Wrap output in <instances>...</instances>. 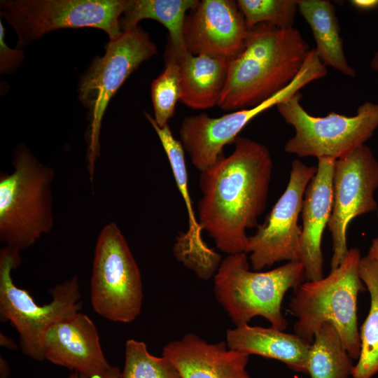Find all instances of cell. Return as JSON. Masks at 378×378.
Here are the masks:
<instances>
[{
    "label": "cell",
    "instance_id": "1",
    "mask_svg": "<svg viewBox=\"0 0 378 378\" xmlns=\"http://www.w3.org/2000/svg\"><path fill=\"white\" fill-rule=\"evenodd\" d=\"M234 148L200 172L198 222L223 253H246L248 229L265 209L273 162L262 144L238 136Z\"/></svg>",
    "mask_w": 378,
    "mask_h": 378
},
{
    "label": "cell",
    "instance_id": "2",
    "mask_svg": "<svg viewBox=\"0 0 378 378\" xmlns=\"http://www.w3.org/2000/svg\"><path fill=\"white\" fill-rule=\"evenodd\" d=\"M311 49L300 31L259 24L247 30L244 49L229 61L218 106L224 111L256 106L286 87Z\"/></svg>",
    "mask_w": 378,
    "mask_h": 378
},
{
    "label": "cell",
    "instance_id": "3",
    "mask_svg": "<svg viewBox=\"0 0 378 378\" xmlns=\"http://www.w3.org/2000/svg\"><path fill=\"white\" fill-rule=\"evenodd\" d=\"M13 171L0 176V241L21 263L20 253L53 227V169L24 144L15 148Z\"/></svg>",
    "mask_w": 378,
    "mask_h": 378
},
{
    "label": "cell",
    "instance_id": "4",
    "mask_svg": "<svg viewBox=\"0 0 378 378\" xmlns=\"http://www.w3.org/2000/svg\"><path fill=\"white\" fill-rule=\"evenodd\" d=\"M361 256L352 248L342 263L316 281H307L294 289L289 302L290 313L298 320L294 333L312 343L315 332L325 323L337 329L342 344L352 359L360 350L357 322V299L367 288L359 272Z\"/></svg>",
    "mask_w": 378,
    "mask_h": 378
},
{
    "label": "cell",
    "instance_id": "5",
    "mask_svg": "<svg viewBox=\"0 0 378 378\" xmlns=\"http://www.w3.org/2000/svg\"><path fill=\"white\" fill-rule=\"evenodd\" d=\"M304 269L300 261L267 272L251 271L247 253L228 254L214 275V293L235 326L262 316L281 330L287 327L281 312L286 293L304 282Z\"/></svg>",
    "mask_w": 378,
    "mask_h": 378
},
{
    "label": "cell",
    "instance_id": "6",
    "mask_svg": "<svg viewBox=\"0 0 378 378\" xmlns=\"http://www.w3.org/2000/svg\"><path fill=\"white\" fill-rule=\"evenodd\" d=\"M105 49V54L94 58L80 76L78 85L79 99L88 111L86 161L91 183L99 156L102 122L109 102L130 74L158 52L149 34L139 26L109 40Z\"/></svg>",
    "mask_w": 378,
    "mask_h": 378
},
{
    "label": "cell",
    "instance_id": "7",
    "mask_svg": "<svg viewBox=\"0 0 378 378\" xmlns=\"http://www.w3.org/2000/svg\"><path fill=\"white\" fill-rule=\"evenodd\" d=\"M302 97L298 92L276 105L284 121L295 130L284 146L288 153L337 160L363 145L378 127V103L362 104L353 116L331 112L316 117L302 107Z\"/></svg>",
    "mask_w": 378,
    "mask_h": 378
},
{
    "label": "cell",
    "instance_id": "8",
    "mask_svg": "<svg viewBox=\"0 0 378 378\" xmlns=\"http://www.w3.org/2000/svg\"><path fill=\"white\" fill-rule=\"evenodd\" d=\"M144 293L141 272L121 230L114 222L99 232L90 279L93 309L113 322L127 323L141 314Z\"/></svg>",
    "mask_w": 378,
    "mask_h": 378
},
{
    "label": "cell",
    "instance_id": "9",
    "mask_svg": "<svg viewBox=\"0 0 378 378\" xmlns=\"http://www.w3.org/2000/svg\"><path fill=\"white\" fill-rule=\"evenodd\" d=\"M127 0H1L0 14L15 30L22 49L52 31L92 27L109 40L122 32L120 19Z\"/></svg>",
    "mask_w": 378,
    "mask_h": 378
},
{
    "label": "cell",
    "instance_id": "10",
    "mask_svg": "<svg viewBox=\"0 0 378 378\" xmlns=\"http://www.w3.org/2000/svg\"><path fill=\"white\" fill-rule=\"evenodd\" d=\"M19 266L4 248L0 252V318L9 321L19 335L20 348L29 358L45 360L43 341L48 330L63 318L80 312L79 282L76 275L57 284L51 301L38 305L30 293L18 287L11 272Z\"/></svg>",
    "mask_w": 378,
    "mask_h": 378
},
{
    "label": "cell",
    "instance_id": "11",
    "mask_svg": "<svg viewBox=\"0 0 378 378\" xmlns=\"http://www.w3.org/2000/svg\"><path fill=\"white\" fill-rule=\"evenodd\" d=\"M327 74L322 63L314 55H309L295 78L284 89L259 105L234 111L219 118L206 113L184 118L179 136L184 150L192 165L202 172L224 157V147L233 143L242 129L265 110L286 101L311 82Z\"/></svg>",
    "mask_w": 378,
    "mask_h": 378
},
{
    "label": "cell",
    "instance_id": "12",
    "mask_svg": "<svg viewBox=\"0 0 378 378\" xmlns=\"http://www.w3.org/2000/svg\"><path fill=\"white\" fill-rule=\"evenodd\" d=\"M316 169L298 159L293 161L286 190L264 223L258 224L255 234L248 236L246 253H251L253 270L260 271L281 261L300 260L302 228L298 224V218L304 192Z\"/></svg>",
    "mask_w": 378,
    "mask_h": 378
},
{
    "label": "cell",
    "instance_id": "13",
    "mask_svg": "<svg viewBox=\"0 0 378 378\" xmlns=\"http://www.w3.org/2000/svg\"><path fill=\"white\" fill-rule=\"evenodd\" d=\"M378 188V161L363 144L348 155L335 160L332 177L333 204L328 223L332 240L331 270L349 253L347 229L356 217L378 210L374 197Z\"/></svg>",
    "mask_w": 378,
    "mask_h": 378
},
{
    "label": "cell",
    "instance_id": "14",
    "mask_svg": "<svg viewBox=\"0 0 378 378\" xmlns=\"http://www.w3.org/2000/svg\"><path fill=\"white\" fill-rule=\"evenodd\" d=\"M247 28L237 1L202 0L186 15L183 39L186 51L231 60L245 46Z\"/></svg>",
    "mask_w": 378,
    "mask_h": 378
},
{
    "label": "cell",
    "instance_id": "15",
    "mask_svg": "<svg viewBox=\"0 0 378 378\" xmlns=\"http://www.w3.org/2000/svg\"><path fill=\"white\" fill-rule=\"evenodd\" d=\"M144 115L156 132L167 155L177 188L183 197L188 215V230L176 239L174 253L176 258L186 267L193 271L201 279L208 280L216 274L221 256L210 248L201 236V227L192 209L188 189V177L184 149L180 141L176 140L169 125L159 127L153 117L144 112Z\"/></svg>",
    "mask_w": 378,
    "mask_h": 378
},
{
    "label": "cell",
    "instance_id": "16",
    "mask_svg": "<svg viewBox=\"0 0 378 378\" xmlns=\"http://www.w3.org/2000/svg\"><path fill=\"white\" fill-rule=\"evenodd\" d=\"M43 349L46 360L86 378L103 374L112 367L104 355L94 322L80 312L48 330Z\"/></svg>",
    "mask_w": 378,
    "mask_h": 378
},
{
    "label": "cell",
    "instance_id": "17",
    "mask_svg": "<svg viewBox=\"0 0 378 378\" xmlns=\"http://www.w3.org/2000/svg\"><path fill=\"white\" fill-rule=\"evenodd\" d=\"M335 162L330 158L318 159L316 172L304 195L300 261L308 281L323 278L321 239L332 209Z\"/></svg>",
    "mask_w": 378,
    "mask_h": 378
},
{
    "label": "cell",
    "instance_id": "18",
    "mask_svg": "<svg viewBox=\"0 0 378 378\" xmlns=\"http://www.w3.org/2000/svg\"><path fill=\"white\" fill-rule=\"evenodd\" d=\"M162 356L183 378H250L248 355L230 349L226 342L210 344L194 333L167 344Z\"/></svg>",
    "mask_w": 378,
    "mask_h": 378
},
{
    "label": "cell",
    "instance_id": "19",
    "mask_svg": "<svg viewBox=\"0 0 378 378\" xmlns=\"http://www.w3.org/2000/svg\"><path fill=\"white\" fill-rule=\"evenodd\" d=\"M230 349L250 355L275 359L288 368L307 374V362L312 343L296 334L270 328L243 324L226 331Z\"/></svg>",
    "mask_w": 378,
    "mask_h": 378
},
{
    "label": "cell",
    "instance_id": "20",
    "mask_svg": "<svg viewBox=\"0 0 378 378\" xmlns=\"http://www.w3.org/2000/svg\"><path fill=\"white\" fill-rule=\"evenodd\" d=\"M178 61L181 78L180 101L194 109L218 105L228 74L229 59L208 55H193L176 51L168 43Z\"/></svg>",
    "mask_w": 378,
    "mask_h": 378
},
{
    "label": "cell",
    "instance_id": "21",
    "mask_svg": "<svg viewBox=\"0 0 378 378\" xmlns=\"http://www.w3.org/2000/svg\"><path fill=\"white\" fill-rule=\"evenodd\" d=\"M298 10L311 27L321 62L345 76L355 77V69L346 61L335 8L326 0H298Z\"/></svg>",
    "mask_w": 378,
    "mask_h": 378
},
{
    "label": "cell",
    "instance_id": "22",
    "mask_svg": "<svg viewBox=\"0 0 378 378\" xmlns=\"http://www.w3.org/2000/svg\"><path fill=\"white\" fill-rule=\"evenodd\" d=\"M198 0H127L120 19L122 31L135 27L145 19L160 22L169 31V43L178 52L186 51L183 25L187 13L195 8Z\"/></svg>",
    "mask_w": 378,
    "mask_h": 378
},
{
    "label": "cell",
    "instance_id": "23",
    "mask_svg": "<svg viewBox=\"0 0 378 378\" xmlns=\"http://www.w3.org/2000/svg\"><path fill=\"white\" fill-rule=\"evenodd\" d=\"M359 272L370 295V307L360 328V354L351 377L372 378L378 373V263L368 255L361 257Z\"/></svg>",
    "mask_w": 378,
    "mask_h": 378
},
{
    "label": "cell",
    "instance_id": "24",
    "mask_svg": "<svg viewBox=\"0 0 378 378\" xmlns=\"http://www.w3.org/2000/svg\"><path fill=\"white\" fill-rule=\"evenodd\" d=\"M354 365L333 325L323 323L315 332L307 362L311 378H349Z\"/></svg>",
    "mask_w": 378,
    "mask_h": 378
},
{
    "label": "cell",
    "instance_id": "25",
    "mask_svg": "<svg viewBox=\"0 0 378 378\" xmlns=\"http://www.w3.org/2000/svg\"><path fill=\"white\" fill-rule=\"evenodd\" d=\"M165 66L162 72L151 84V99L155 123L160 127L168 124L173 117L175 107L181 97L180 69L176 57L167 46L164 52Z\"/></svg>",
    "mask_w": 378,
    "mask_h": 378
},
{
    "label": "cell",
    "instance_id": "26",
    "mask_svg": "<svg viewBox=\"0 0 378 378\" xmlns=\"http://www.w3.org/2000/svg\"><path fill=\"white\" fill-rule=\"evenodd\" d=\"M118 378H183L168 358L149 353L145 342L128 340L125 349V365Z\"/></svg>",
    "mask_w": 378,
    "mask_h": 378
},
{
    "label": "cell",
    "instance_id": "27",
    "mask_svg": "<svg viewBox=\"0 0 378 378\" xmlns=\"http://www.w3.org/2000/svg\"><path fill=\"white\" fill-rule=\"evenodd\" d=\"M237 4L247 29L264 23L292 28L298 10V0H238Z\"/></svg>",
    "mask_w": 378,
    "mask_h": 378
},
{
    "label": "cell",
    "instance_id": "28",
    "mask_svg": "<svg viewBox=\"0 0 378 378\" xmlns=\"http://www.w3.org/2000/svg\"><path fill=\"white\" fill-rule=\"evenodd\" d=\"M5 28L0 21V72L9 74L14 71L22 63L24 57L22 49L8 47L4 40Z\"/></svg>",
    "mask_w": 378,
    "mask_h": 378
},
{
    "label": "cell",
    "instance_id": "29",
    "mask_svg": "<svg viewBox=\"0 0 378 378\" xmlns=\"http://www.w3.org/2000/svg\"><path fill=\"white\" fill-rule=\"evenodd\" d=\"M351 4L356 8L368 10L378 7V0H353Z\"/></svg>",
    "mask_w": 378,
    "mask_h": 378
},
{
    "label": "cell",
    "instance_id": "30",
    "mask_svg": "<svg viewBox=\"0 0 378 378\" xmlns=\"http://www.w3.org/2000/svg\"><path fill=\"white\" fill-rule=\"evenodd\" d=\"M0 344L2 347L10 350H16L18 348V344L13 339L2 332L0 333Z\"/></svg>",
    "mask_w": 378,
    "mask_h": 378
},
{
    "label": "cell",
    "instance_id": "31",
    "mask_svg": "<svg viewBox=\"0 0 378 378\" xmlns=\"http://www.w3.org/2000/svg\"><path fill=\"white\" fill-rule=\"evenodd\" d=\"M367 255L378 263V235L372 241Z\"/></svg>",
    "mask_w": 378,
    "mask_h": 378
},
{
    "label": "cell",
    "instance_id": "32",
    "mask_svg": "<svg viewBox=\"0 0 378 378\" xmlns=\"http://www.w3.org/2000/svg\"><path fill=\"white\" fill-rule=\"evenodd\" d=\"M120 372V370L118 367L112 366L106 373L91 378H118Z\"/></svg>",
    "mask_w": 378,
    "mask_h": 378
},
{
    "label": "cell",
    "instance_id": "33",
    "mask_svg": "<svg viewBox=\"0 0 378 378\" xmlns=\"http://www.w3.org/2000/svg\"><path fill=\"white\" fill-rule=\"evenodd\" d=\"M10 375V368L6 359L1 356L0 358V377L1 378H7Z\"/></svg>",
    "mask_w": 378,
    "mask_h": 378
},
{
    "label": "cell",
    "instance_id": "34",
    "mask_svg": "<svg viewBox=\"0 0 378 378\" xmlns=\"http://www.w3.org/2000/svg\"><path fill=\"white\" fill-rule=\"evenodd\" d=\"M371 69L374 71H378V50L374 54V56L370 63Z\"/></svg>",
    "mask_w": 378,
    "mask_h": 378
},
{
    "label": "cell",
    "instance_id": "35",
    "mask_svg": "<svg viewBox=\"0 0 378 378\" xmlns=\"http://www.w3.org/2000/svg\"><path fill=\"white\" fill-rule=\"evenodd\" d=\"M67 378H86V377L75 372L72 373L71 374H70Z\"/></svg>",
    "mask_w": 378,
    "mask_h": 378
}]
</instances>
